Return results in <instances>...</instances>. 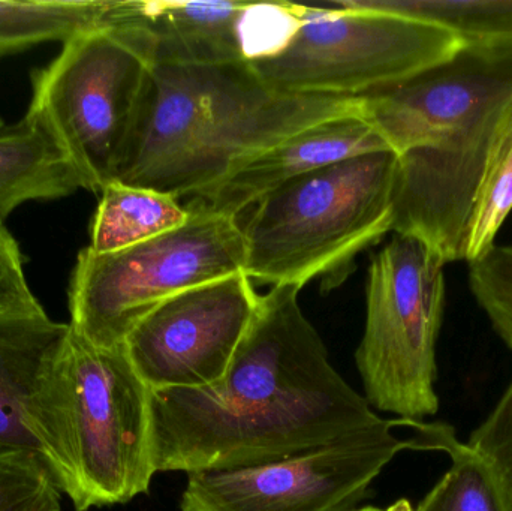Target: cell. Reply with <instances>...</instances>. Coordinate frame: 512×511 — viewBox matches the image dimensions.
<instances>
[{
  "mask_svg": "<svg viewBox=\"0 0 512 511\" xmlns=\"http://www.w3.org/2000/svg\"><path fill=\"white\" fill-rule=\"evenodd\" d=\"M68 329L44 308L0 315V450L39 456L33 432L36 402Z\"/></svg>",
  "mask_w": 512,
  "mask_h": 511,
  "instance_id": "obj_14",
  "label": "cell"
},
{
  "mask_svg": "<svg viewBox=\"0 0 512 511\" xmlns=\"http://www.w3.org/2000/svg\"><path fill=\"white\" fill-rule=\"evenodd\" d=\"M348 511H412L411 504L408 501L402 500L399 503L393 504L388 509H378V507H364L360 510H348Z\"/></svg>",
  "mask_w": 512,
  "mask_h": 511,
  "instance_id": "obj_25",
  "label": "cell"
},
{
  "mask_svg": "<svg viewBox=\"0 0 512 511\" xmlns=\"http://www.w3.org/2000/svg\"><path fill=\"white\" fill-rule=\"evenodd\" d=\"M105 23L135 30L153 66L231 65L282 50L300 24V5L114 0Z\"/></svg>",
  "mask_w": 512,
  "mask_h": 511,
  "instance_id": "obj_12",
  "label": "cell"
},
{
  "mask_svg": "<svg viewBox=\"0 0 512 511\" xmlns=\"http://www.w3.org/2000/svg\"><path fill=\"white\" fill-rule=\"evenodd\" d=\"M60 494L38 455L0 450V511H60Z\"/></svg>",
  "mask_w": 512,
  "mask_h": 511,
  "instance_id": "obj_21",
  "label": "cell"
},
{
  "mask_svg": "<svg viewBox=\"0 0 512 511\" xmlns=\"http://www.w3.org/2000/svg\"><path fill=\"white\" fill-rule=\"evenodd\" d=\"M189 215L171 195L114 180L102 189L87 248L99 254L131 248L177 230Z\"/></svg>",
  "mask_w": 512,
  "mask_h": 511,
  "instance_id": "obj_16",
  "label": "cell"
},
{
  "mask_svg": "<svg viewBox=\"0 0 512 511\" xmlns=\"http://www.w3.org/2000/svg\"><path fill=\"white\" fill-rule=\"evenodd\" d=\"M397 156L364 153L285 183L242 227L252 282L303 288L333 278L393 231Z\"/></svg>",
  "mask_w": 512,
  "mask_h": 511,
  "instance_id": "obj_5",
  "label": "cell"
},
{
  "mask_svg": "<svg viewBox=\"0 0 512 511\" xmlns=\"http://www.w3.org/2000/svg\"><path fill=\"white\" fill-rule=\"evenodd\" d=\"M39 309L41 303L27 284L20 246L5 224H0V315Z\"/></svg>",
  "mask_w": 512,
  "mask_h": 511,
  "instance_id": "obj_24",
  "label": "cell"
},
{
  "mask_svg": "<svg viewBox=\"0 0 512 511\" xmlns=\"http://www.w3.org/2000/svg\"><path fill=\"white\" fill-rule=\"evenodd\" d=\"M512 113V62L460 56L397 87L384 134L397 156L394 234L463 261L475 197Z\"/></svg>",
  "mask_w": 512,
  "mask_h": 511,
  "instance_id": "obj_3",
  "label": "cell"
},
{
  "mask_svg": "<svg viewBox=\"0 0 512 511\" xmlns=\"http://www.w3.org/2000/svg\"><path fill=\"white\" fill-rule=\"evenodd\" d=\"M403 419L304 450L280 461L188 474L182 511H348L415 435L400 438Z\"/></svg>",
  "mask_w": 512,
  "mask_h": 511,
  "instance_id": "obj_10",
  "label": "cell"
},
{
  "mask_svg": "<svg viewBox=\"0 0 512 511\" xmlns=\"http://www.w3.org/2000/svg\"><path fill=\"white\" fill-rule=\"evenodd\" d=\"M33 432L39 458L75 510L149 492L156 474L152 390L125 345L96 347L69 326L42 380Z\"/></svg>",
  "mask_w": 512,
  "mask_h": 511,
  "instance_id": "obj_4",
  "label": "cell"
},
{
  "mask_svg": "<svg viewBox=\"0 0 512 511\" xmlns=\"http://www.w3.org/2000/svg\"><path fill=\"white\" fill-rule=\"evenodd\" d=\"M177 230L120 251H80L69 284V326L96 347L123 345L158 306L192 288L243 273L239 218L203 203Z\"/></svg>",
  "mask_w": 512,
  "mask_h": 511,
  "instance_id": "obj_7",
  "label": "cell"
},
{
  "mask_svg": "<svg viewBox=\"0 0 512 511\" xmlns=\"http://www.w3.org/2000/svg\"><path fill=\"white\" fill-rule=\"evenodd\" d=\"M420 452H445L451 468L412 511H511L489 465L457 438L453 426L406 420Z\"/></svg>",
  "mask_w": 512,
  "mask_h": 511,
  "instance_id": "obj_17",
  "label": "cell"
},
{
  "mask_svg": "<svg viewBox=\"0 0 512 511\" xmlns=\"http://www.w3.org/2000/svg\"><path fill=\"white\" fill-rule=\"evenodd\" d=\"M469 288L496 335L512 351V245H493L469 263Z\"/></svg>",
  "mask_w": 512,
  "mask_h": 511,
  "instance_id": "obj_22",
  "label": "cell"
},
{
  "mask_svg": "<svg viewBox=\"0 0 512 511\" xmlns=\"http://www.w3.org/2000/svg\"><path fill=\"white\" fill-rule=\"evenodd\" d=\"M463 50L462 38L436 21L337 0L334 8L301 5L288 44L251 66L280 92L361 98L445 65Z\"/></svg>",
  "mask_w": 512,
  "mask_h": 511,
  "instance_id": "obj_6",
  "label": "cell"
},
{
  "mask_svg": "<svg viewBox=\"0 0 512 511\" xmlns=\"http://www.w3.org/2000/svg\"><path fill=\"white\" fill-rule=\"evenodd\" d=\"M114 0H0V57L42 42L62 44L107 21Z\"/></svg>",
  "mask_w": 512,
  "mask_h": 511,
  "instance_id": "obj_18",
  "label": "cell"
},
{
  "mask_svg": "<svg viewBox=\"0 0 512 511\" xmlns=\"http://www.w3.org/2000/svg\"><path fill=\"white\" fill-rule=\"evenodd\" d=\"M468 446L489 465L512 511V383Z\"/></svg>",
  "mask_w": 512,
  "mask_h": 511,
  "instance_id": "obj_23",
  "label": "cell"
},
{
  "mask_svg": "<svg viewBox=\"0 0 512 511\" xmlns=\"http://www.w3.org/2000/svg\"><path fill=\"white\" fill-rule=\"evenodd\" d=\"M259 299L245 273L192 288L150 312L123 345L152 392L212 386L227 374Z\"/></svg>",
  "mask_w": 512,
  "mask_h": 511,
  "instance_id": "obj_11",
  "label": "cell"
},
{
  "mask_svg": "<svg viewBox=\"0 0 512 511\" xmlns=\"http://www.w3.org/2000/svg\"><path fill=\"white\" fill-rule=\"evenodd\" d=\"M351 114L361 98L280 92L251 63L153 66L116 180L200 197L280 141Z\"/></svg>",
  "mask_w": 512,
  "mask_h": 511,
  "instance_id": "obj_2",
  "label": "cell"
},
{
  "mask_svg": "<svg viewBox=\"0 0 512 511\" xmlns=\"http://www.w3.org/2000/svg\"><path fill=\"white\" fill-rule=\"evenodd\" d=\"M445 261L394 234L370 261L366 327L355 360L369 404L400 419L435 416L436 342L445 309Z\"/></svg>",
  "mask_w": 512,
  "mask_h": 511,
  "instance_id": "obj_9",
  "label": "cell"
},
{
  "mask_svg": "<svg viewBox=\"0 0 512 511\" xmlns=\"http://www.w3.org/2000/svg\"><path fill=\"white\" fill-rule=\"evenodd\" d=\"M367 6L426 18L454 30L465 50L512 60V0H363Z\"/></svg>",
  "mask_w": 512,
  "mask_h": 511,
  "instance_id": "obj_19",
  "label": "cell"
},
{
  "mask_svg": "<svg viewBox=\"0 0 512 511\" xmlns=\"http://www.w3.org/2000/svg\"><path fill=\"white\" fill-rule=\"evenodd\" d=\"M3 125H5V122H3L2 117H0V128H2Z\"/></svg>",
  "mask_w": 512,
  "mask_h": 511,
  "instance_id": "obj_26",
  "label": "cell"
},
{
  "mask_svg": "<svg viewBox=\"0 0 512 511\" xmlns=\"http://www.w3.org/2000/svg\"><path fill=\"white\" fill-rule=\"evenodd\" d=\"M382 150L390 147L363 114L325 120L249 159L203 192L197 201L215 212L239 218L243 210L291 180L345 159Z\"/></svg>",
  "mask_w": 512,
  "mask_h": 511,
  "instance_id": "obj_13",
  "label": "cell"
},
{
  "mask_svg": "<svg viewBox=\"0 0 512 511\" xmlns=\"http://www.w3.org/2000/svg\"><path fill=\"white\" fill-rule=\"evenodd\" d=\"M298 294L277 285L261 296L218 383L152 392L156 473L268 464L382 422L331 365Z\"/></svg>",
  "mask_w": 512,
  "mask_h": 511,
  "instance_id": "obj_1",
  "label": "cell"
},
{
  "mask_svg": "<svg viewBox=\"0 0 512 511\" xmlns=\"http://www.w3.org/2000/svg\"><path fill=\"white\" fill-rule=\"evenodd\" d=\"M512 210V113L501 146L472 206L463 243V261L472 263L495 245Z\"/></svg>",
  "mask_w": 512,
  "mask_h": 511,
  "instance_id": "obj_20",
  "label": "cell"
},
{
  "mask_svg": "<svg viewBox=\"0 0 512 511\" xmlns=\"http://www.w3.org/2000/svg\"><path fill=\"white\" fill-rule=\"evenodd\" d=\"M84 189L68 153L32 111L0 128V224L21 204L69 197Z\"/></svg>",
  "mask_w": 512,
  "mask_h": 511,
  "instance_id": "obj_15",
  "label": "cell"
},
{
  "mask_svg": "<svg viewBox=\"0 0 512 511\" xmlns=\"http://www.w3.org/2000/svg\"><path fill=\"white\" fill-rule=\"evenodd\" d=\"M152 69L135 30L104 23L69 39L33 72L29 111L68 153L86 191L101 194L117 179Z\"/></svg>",
  "mask_w": 512,
  "mask_h": 511,
  "instance_id": "obj_8",
  "label": "cell"
}]
</instances>
